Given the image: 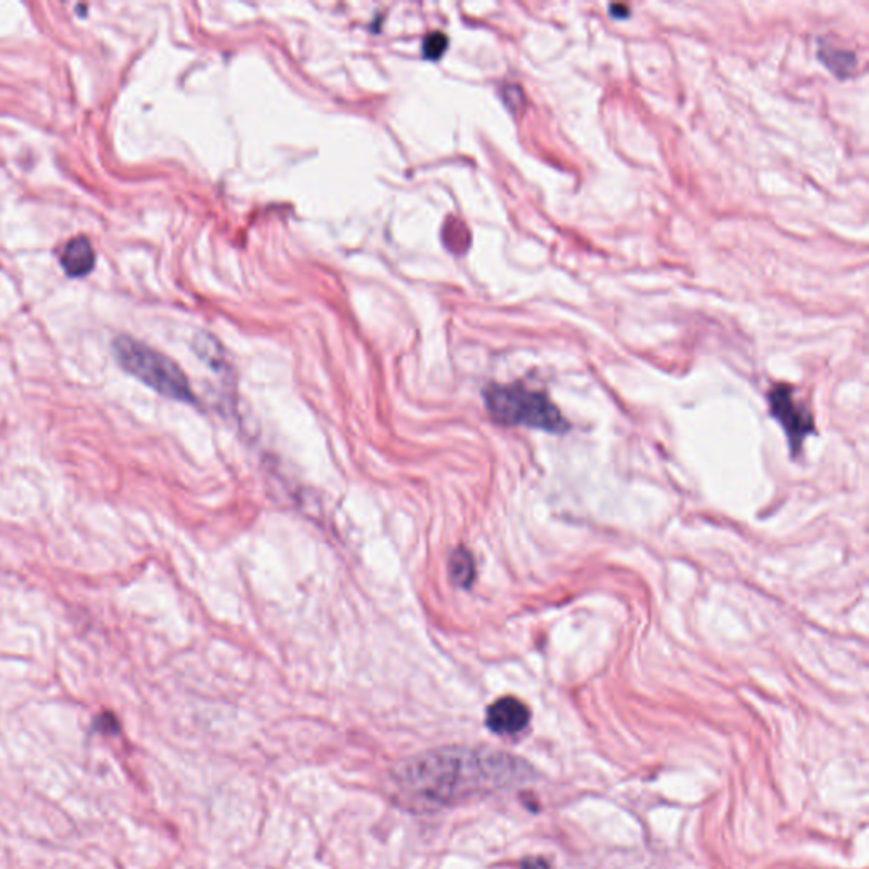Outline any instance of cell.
<instances>
[{"mask_svg":"<svg viewBox=\"0 0 869 869\" xmlns=\"http://www.w3.org/2000/svg\"><path fill=\"white\" fill-rule=\"evenodd\" d=\"M520 778L522 772L514 760L465 751L425 754L403 764L396 773L401 790L437 806Z\"/></svg>","mask_w":869,"mask_h":869,"instance_id":"1","label":"cell"},{"mask_svg":"<svg viewBox=\"0 0 869 869\" xmlns=\"http://www.w3.org/2000/svg\"><path fill=\"white\" fill-rule=\"evenodd\" d=\"M484 403L489 415L507 427L537 428L551 433L569 430V424L564 420L559 408L541 391H532L520 384H491L484 391Z\"/></svg>","mask_w":869,"mask_h":869,"instance_id":"2","label":"cell"},{"mask_svg":"<svg viewBox=\"0 0 869 869\" xmlns=\"http://www.w3.org/2000/svg\"><path fill=\"white\" fill-rule=\"evenodd\" d=\"M113 352L128 374L157 393L182 403H196L187 375L174 360L157 352L155 348L131 337H118L114 340Z\"/></svg>","mask_w":869,"mask_h":869,"instance_id":"3","label":"cell"},{"mask_svg":"<svg viewBox=\"0 0 869 869\" xmlns=\"http://www.w3.org/2000/svg\"><path fill=\"white\" fill-rule=\"evenodd\" d=\"M769 408L779 425L787 431L791 452L797 455L803 445V440L813 433L812 415L803 403L795 399L793 387L787 386V384H778L769 391Z\"/></svg>","mask_w":869,"mask_h":869,"instance_id":"4","label":"cell"},{"mask_svg":"<svg viewBox=\"0 0 869 869\" xmlns=\"http://www.w3.org/2000/svg\"><path fill=\"white\" fill-rule=\"evenodd\" d=\"M530 722V710L525 704L513 696L498 699L488 708L486 723L489 730L498 735H517L523 732Z\"/></svg>","mask_w":869,"mask_h":869,"instance_id":"5","label":"cell"},{"mask_svg":"<svg viewBox=\"0 0 869 869\" xmlns=\"http://www.w3.org/2000/svg\"><path fill=\"white\" fill-rule=\"evenodd\" d=\"M60 264L67 276H88L95 265L94 248L88 236H76L70 240L61 252Z\"/></svg>","mask_w":869,"mask_h":869,"instance_id":"6","label":"cell"},{"mask_svg":"<svg viewBox=\"0 0 869 869\" xmlns=\"http://www.w3.org/2000/svg\"><path fill=\"white\" fill-rule=\"evenodd\" d=\"M449 569L450 576L459 588L473 587L474 578H476V564H474V557L470 551L457 548L450 557Z\"/></svg>","mask_w":869,"mask_h":869,"instance_id":"7","label":"cell"},{"mask_svg":"<svg viewBox=\"0 0 869 869\" xmlns=\"http://www.w3.org/2000/svg\"><path fill=\"white\" fill-rule=\"evenodd\" d=\"M819 57H821V60L827 65L829 69H831L835 76L839 77H849L850 73L855 72L856 65H858L855 54L843 51V49H835L832 48V46L819 49Z\"/></svg>","mask_w":869,"mask_h":869,"instance_id":"8","label":"cell"},{"mask_svg":"<svg viewBox=\"0 0 869 869\" xmlns=\"http://www.w3.org/2000/svg\"><path fill=\"white\" fill-rule=\"evenodd\" d=\"M449 48V38L440 31H433L425 38L424 55L428 60H439Z\"/></svg>","mask_w":869,"mask_h":869,"instance_id":"9","label":"cell"},{"mask_svg":"<svg viewBox=\"0 0 869 869\" xmlns=\"http://www.w3.org/2000/svg\"><path fill=\"white\" fill-rule=\"evenodd\" d=\"M610 15H613L616 20H625V18L630 15V11H628L627 5H612V8H610Z\"/></svg>","mask_w":869,"mask_h":869,"instance_id":"10","label":"cell"},{"mask_svg":"<svg viewBox=\"0 0 869 869\" xmlns=\"http://www.w3.org/2000/svg\"><path fill=\"white\" fill-rule=\"evenodd\" d=\"M522 869H547L544 859H526L522 865Z\"/></svg>","mask_w":869,"mask_h":869,"instance_id":"11","label":"cell"}]
</instances>
